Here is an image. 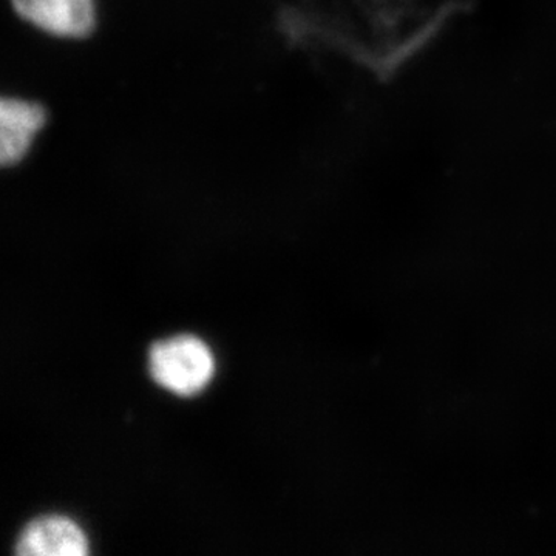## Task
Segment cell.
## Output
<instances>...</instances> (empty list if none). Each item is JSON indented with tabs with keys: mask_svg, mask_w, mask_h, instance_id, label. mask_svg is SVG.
I'll return each instance as SVG.
<instances>
[{
	"mask_svg": "<svg viewBox=\"0 0 556 556\" xmlns=\"http://www.w3.org/2000/svg\"><path fill=\"white\" fill-rule=\"evenodd\" d=\"M16 554L84 556L89 554V543L72 519L43 517L25 527L17 540Z\"/></svg>",
	"mask_w": 556,
	"mask_h": 556,
	"instance_id": "cell-4",
	"label": "cell"
},
{
	"mask_svg": "<svg viewBox=\"0 0 556 556\" xmlns=\"http://www.w3.org/2000/svg\"><path fill=\"white\" fill-rule=\"evenodd\" d=\"M47 112L38 102L3 98L0 102V163L16 166L46 126Z\"/></svg>",
	"mask_w": 556,
	"mask_h": 556,
	"instance_id": "cell-3",
	"label": "cell"
},
{
	"mask_svg": "<svg viewBox=\"0 0 556 556\" xmlns=\"http://www.w3.org/2000/svg\"><path fill=\"white\" fill-rule=\"evenodd\" d=\"M22 20L58 38H87L97 25L93 0H11Z\"/></svg>",
	"mask_w": 556,
	"mask_h": 556,
	"instance_id": "cell-2",
	"label": "cell"
},
{
	"mask_svg": "<svg viewBox=\"0 0 556 556\" xmlns=\"http://www.w3.org/2000/svg\"><path fill=\"white\" fill-rule=\"evenodd\" d=\"M150 375L159 386L179 396H192L211 382L215 362L195 336L181 334L150 348Z\"/></svg>",
	"mask_w": 556,
	"mask_h": 556,
	"instance_id": "cell-1",
	"label": "cell"
}]
</instances>
